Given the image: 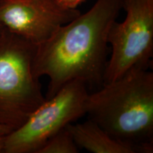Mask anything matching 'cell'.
<instances>
[{
  "label": "cell",
  "mask_w": 153,
  "mask_h": 153,
  "mask_svg": "<svg viewBox=\"0 0 153 153\" xmlns=\"http://www.w3.org/2000/svg\"><path fill=\"white\" fill-rule=\"evenodd\" d=\"M78 147L93 153H136L138 148L113 137L89 118L82 123L68 125Z\"/></svg>",
  "instance_id": "cell-7"
},
{
  "label": "cell",
  "mask_w": 153,
  "mask_h": 153,
  "mask_svg": "<svg viewBox=\"0 0 153 153\" xmlns=\"http://www.w3.org/2000/svg\"><path fill=\"white\" fill-rule=\"evenodd\" d=\"M12 131L13 130H11L10 128L7 127V126L0 125V135H7Z\"/></svg>",
  "instance_id": "cell-10"
},
{
  "label": "cell",
  "mask_w": 153,
  "mask_h": 153,
  "mask_svg": "<svg viewBox=\"0 0 153 153\" xmlns=\"http://www.w3.org/2000/svg\"><path fill=\"white\" fill-rule=\"evenodd\" d=\"M4 30V28L3 27V26L1 24V23H0V36H1V33H2Z\"/></svg>",
  "instance_id": "cell-12"
},
{
  "label": "cell",
  "mask_w": 153,
  "mask_h": 153,
  "mask_svg": "<svg viewBox=\"0 0 153 153\" xmlns=\"http://www.w3.org/2000/svg\"><path fill=\"white\" fill-rule=\"evenodd\" d=\"M78 146L71 133L65 128L50 137L37 153H77Z\"/></svg>",
  "instance_id": "cell-8"
},
{
  "label": "cell",
  "mask_w": 153,
  "mask_h": 153,
  "mask_svg": "<svg viewBox=\"0 0 153 153\" xmlns=\"http://www.w3.org/2000/svg\"><path fill=\"white\" fill-rule=\"evenodd\" d=\"M126 18L113 23L108 34L111 55L104 83L134 70H148L153 53V0H123ZM103 83V84H104Z\"/></svg>",
  "instance_id": "cell-5"
},
{
  "label": "cell",
  "mask_w": 153,
  "mask_h": 153,
  "mask_svg": "<svg viewBox=\"0 0 153 153\" xmlns=\"http://www.w3.org/2000/svg\"><path fill=\"white\" fill-rule=\"evenodd\" d=\"M81 14L55 0H0V23L11 33L38 45Z\"/></svg>",
  "instance_id": "cell-6"
},
{
  "label": "cell",
  "mask_w": 153,
  "mask_h": 153,
  "mask_svg": "<svg viewBox=\"0 0 153 153\" xmlns=\"http://www.w3.org/2000/svg\"><path fill=\"white\" fill-rule=\"evenodd\" d=\"M5 136L6 135H0V153H3Z\"/></svg>",
  "instance_id": "cell-11"
},
{
  "label": "cell",
  "mask_w": 153,
  "mask_h": 153,
  "mask_svg": "<svg viewBox=\"0 0 153 153\" xmlns=\"http://www.w3.org/2000/svg\"><path fill=\"white\" fill-rule=\"evenodd\" d=\"M55 1L65 9H76L78 6L85 0H55Z\"/></svg>",
  "instance_id": "cell-9"
},
{
  "label": "cell",
  "mask_w": 153,
  "mask_h": 153,
  "mask_svg": "<svg viewBox=\"0 0 153 153\" xmlns=\"http://www.w3.org/2000/svg\"><path fill=\"white\" fill-rule=\"evenodd\" d=\"M36 45L5 29L0 36V125L14 130L45 100L33 71Z\"/></svg>",
  "instance_id": "cell-3"
},
{
  "label": "cell",
  "mask_w": 153,
  "mask_h": 153,
  "mask_svg": "<svg viewBox=\"0 0 153 153\" xmlns=\"http://www.w3.org/2000/svg\"><path fill=\"white\" fill-rule=\"evenodd\" d=\"M89 94L82 82H68L6 135L3 153H37L50 137L87 114Z\"/></svg>",
  "instance_id": "cell-4"
},
{
  "label": "cell",
  "mask_w": 153,
  "mask_h": 153,
  "mask_svg": "<svg viewBox=\"0 0 153 153\" xmlns=\"http://www.w3.org/2000/svg\"><path fill=\"white\" fill-rule=\"evenodd\" d=\"M87 114L113 137L138 148L153 142V73L134 70L89 94Z\"/></svg>",
  "instance_id": "cell-2"
},
{
  "label": "cell",
  "mask_w": 153,
  "mask_h": 153,
  "mask_svg": "<svg viewBox=\"0 0 153 153\" xmlns=\"http://www.w3.org/2000/svg\"><path fill=\"white\" fill-rule=\"evenodd\" d=\"M123 4V0H97L89 11L36 45L33 71L38 78H49L45 99L74 80L87 87L102 86L108 62V31Z\"/></svg>",
  "instance_id": "cell-1"
}]
</instances>
